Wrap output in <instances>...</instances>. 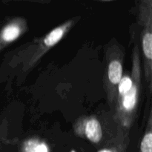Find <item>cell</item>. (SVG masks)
I'll list each match as a JSON object with an SVG mask.
<instances>
[{
  "label": "cell",
  "mask_w": 152,
  "mask_h": 152,
  "mask_svg": "<svg viewBox=\"0 0 152 152\" xmlns=\"http://www.w3.org/2000/svg\"><path fill=\"white\" fill-rule=\"evenodd\" d=\"M28 31V23L22 17L10 19L0 31V51Z\"/></svg>",
  "instance_id": "obj_5"
},
{
  "label": "cell",
  "mask_w": 152,
  "mask_h": 152,
  "mask_svg": "<svg viewBox=\"0 0 152 152\" xmlns=\"http://www.w3.org/2000/svg\"><path fill=\"white\" fill-rule=\"evenodd\" d=\"M79 19H68L42 38L35 40L32 44L17 52L12 58L9 65L16 67L21 65V71L27 72L32 69L41 58L59 43L70 31Z\"/></svg>",
  "instance_id": "obj_2"
},
{
  "label": "cell",
  "mask_w": 152,
  "mask_h": 152,
  "mask_svg": "<svg viewBox=\"0 0 152 152\" xmlns=\"http://www.w3.org/2000/svg\"><path fill=\"white\" fill-rule=\"evenodd\" d=\"M74 132L78 136L86 137L93 143H98L102 137V130L95 117H83L74 124Z\"/></svg>",
  "instance_id": "obj_6"
},
{
  "label": "cell",
  "mask_w": 152,
  "mask_h": 152,
  "mask_svg": "<svg viewBox=\"0 0 152 152\" xmlns=\"http://www.w3.org/2000/svg\"><path fill=\"white\" fill-rule=\"evenodd\" d=\"M129 130L118 128L116 136L98 152H125L129 143Z\"/></svg>",
  "instance_id": "obj_7"
},
{
  "label": "cell",
  "mask_w": 152,
  "mask_h": 152,
  "mask_svg": "<svg viewBox=\"0 0 152 152\" xmlns=\"http://www.w3.org/2000/svg\"><path fill=\"white\" fill-rule=\"evenodd\" d=\"M139 152H152V113L150 108Z\"/></svg>",
  "instance_id": "obj_8"
},
{
  "label": "cell",
  "mask_w": 152,
  "mask_h": 152,
  "mask_svg": "<svg viewBox=\"0 0 152 152\" xmlns=\"http://www.w3.org/2000/svg\"><path fill=\"white\" fill-rule=\"evenodd\" d=\"M106 69L103 77L104 89L111 108H114L118 86L123 77L124 52L117 42H111L105 50Z\"/></svg>",
  "instance_id": "obj_3"
},
{
  "label": "cell",
  "mask_w": 152,
  "mask_h": 152,
  "mask_svg": "<svg viewBox=\"0 0 152 152\" xmlns=\"http://www.w3.org/2000/svg\"><path fill=\"white\" fill-rule=\"evenodd\" d=\"M138 22L142 26L143 72L149 96L152 91V1L142 0L138 9Z\"/></svg>",
  "instance_id": "obj_4"
},
{
  "label": "cell",
  "mask_w": 152,
  "mask_h": 152,
  "mask_svg": "<svg viewBox=\"0 0 152 152\" xmlns=\"http://www.w3.org/2000/svg\"><path fill=\"white\" fill-rule=\"evenodd\" d=\"M142 92V68L140 53L136 44L132 53L131 76L122 77L118 86L117 98L114 106V120L118 128L129 130L137 113Z\"/></svg>",
  "instance_id": "obj_1"
},
{
  "label": "cell",
  "mask_w": 152,
  "mask_h": 152,
  "mask_svg": "<svg viewBox=\"0 0 152 152\" xmlns=\"http://www.w3.org/2000/svg\"><path fill=\"white\" fill-rule=\"evenodd\" d=\"M24 152H48V148L45 142L33 139L27 142L24 146Z\"/></svg>",
  "instance_id": "obj_9"
}]
</instances>
